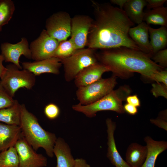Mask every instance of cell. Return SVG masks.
Here are the masks:
<instances>
[{
  "instance_id": "5",
  "label": "cell",
  "mask_w": 167,
  "mask_h": 167,
  "mask_svg": "<svg viewBox=\"0 0 167 167\" xmlns=\"http://www.w3.org/2000/svg\"><path fill=\"white\" fill-rule=\"evenodd\" d=\"M6 71L1 79L2 86L12 97L19 89L25 88L32 89L36 82V76L32 73L25 69H20L14 64H10L6 67Z\"/></svg>"
},
{
  "instance_id": "27",
  "label": "cell",
  "mask_w": 167,
  "mask_h": 167,
  "mask_svg": "<svg viewBox=\"0 0 167 167\" xmlns=\"http://www.w3.org/2000/svg\"><path fill=\"white\" fill-rule=\"evenodd\" d=\"M76 50L74 43L70 39L62 41L59 42L53 57L61 60L70 57Z\"/></svg>"
},
{
  "instance_id": "13",
  "label": "cell",
  "mask_w": 167,
  "mask_h": 167,
  "mask_svg": "<svg viewBox=\"0 0 167 167\" xmlns=\"http://www.w3.org/2000/svg\"><path fill=\"white\" fill-rule=\"evenodd\" d=\"M22 65L24 69L29 71L35 76L44 73L58 75L62 66L60 60L55 57L33 62H24Z\"/></svg>"
},
{
  "instance_id": "2",
  "label": "cell",
  "mask_w": 167,
  "mask_h": 167,
  "mask_svg": "<svg viewBox=\"0 0 167 167\" xmlns=\"http://www.w3.org/2000/svg\"><path fill=\"white\" fill-rule=\"evenodd\" d=\"M101 50L96 53L98 61L116 77L126 79L136 72L151 80L155 73L164 69L155 63L150 55L140 50L124 46Z\"/></svg>"
},
{
  "instance_id": "26",
  "label": "cell",
  "mask_w": 167,
  "mask_h": 167,
  "mask_svg": "<svg viewBox=\"0 0 167 167\" xmlns=\"http://www.w3.org/2000/svg\"><path fill=\"white\" fill-rule=\"evenodd\" d=\"M15 10L14 2L11 0H0V24H7L11 19Z\"/></svg>"
},
{
  "instance_id": "38",
  "label": "cell",
  "mask_w": 167,
  "mask_h": 167,
  "mask_svg": "<svg viewBox=\"0 0 167 167\" xmlns=\"http://www.w3.org/2000/svg\"><path fill=\"white\" fill-rule=\"evenodd\" d=\"M4 61V59L2 56L0 55V78H2L4 75L6 70V68L3 65V62Z\"/></svg>"
},
{
  "instance_id": "10",
  "label": "cell",
  "mask_w": 167,
  "mask_h": 167,
  "mask_svg": "<svg viewBox=\"0 0 167 167\" xmlns=\"http://www.w3.org/2000/svg\"><path fill=\"white\" fill-rule=\"evenodd\" d=\"M19 157V167H44L47 160L43 155L37 153L22 135L14 146Z\"/></svg>"
},
{
  "instance_id": "14",
  "label": "cell",
  "mask_w": 167,
  "mask_h": 167,
  "mask_svg": "<svg viewBox=\"0 0 167 167\" xmlns=\"http://www.w3.org/2000/svg\"><path fill=\"white\" fill-rule=\"evenodd\" d=\"M108 71V67L98 62L81 71L74 79L75 84L78 88L86 86L100 80L104 73Z\"/></svg>"
},
{
  "instance_id": "31",
  "label": "cell",
  "mask_w": 167,
  "mask_h": 167,
  "mask_svg": "<svg viewBox=\"0 0 167 167\" xmlns=\"http://www.w3.org/2000/svg\"><path fill=\"white\" fill-rule=\"evenodd\" d=\"M151 92L156 97L162 96L167 99V86L161 83L153 84L152 85Z\"/></svg>"
},
{
  "instance_id": "28",
  "label": "cell",
  "mask_w": 167,
  "mask_h": 167,
  "mask_svg": "<svg viewBox=\"0 0 167 167\" xmlns=\"http://www.w3.org/2000/svg\"><path fill=\"white\" fill-rule=\"evenodd\" d=\"M16 101L9 95L0 82V109L12 106Z\"/></svg>"
},
{
  "instance_id": "4",
  "label": "cell",
  "mask_w": 167,
  "mask_h": 167,
  "mask_svg": "<svg viewBox=\"0 0 167 167\" xmlns=\"http://www.w3.org/2000/svg\"><path fill=\"white\" fill-rule=\"evenodd\" d=\"M131 92L129 86H121L92 103L83 105L79 103L73 105L72 107L75 111L90 118L95 116L97 112L102 111L110 110L119 114L123 113L125 111L122 102L126 101Z\"/></svg>"
},
{
  "instance_id": "3",
  "label": "cell",
  "mask_w": 167,
  "mask_h": 167,
  "mask_svg": "<svg viewBox=\"0 0 167 167\" xmlns=\"http://www.w3.org/2000/svg\"><path fill=\"white\" fill-rule=\"evenodd\" d=\"M21 105L20 126L22 135L35 151L42 148L48 156L53 157L54 148L57 139L55 134L44 130L37 118L28 110L25 105L23 104Z\"/></svg>"
},
{
  "instance_id": "11",
  "label": "cell",
  "mask_w": 167,
  "mask_h": 167,
  "mask_svg": "<svg viewBox=\"0 0 167 167\" xmlns=\"http://www.w3.org/2000/svg\"><path fill=\"white\" fill-rule=\"evenodd\" d=\"M93 19L88 15H77L71 19L70 39L76 50L87 45Z\"/></svg>"
},
{
  "instance_id": "1",
  "label": "cell",
  "mask_w": 167,
  "mask_h": 167,
  "mask_svg": "<svg viewBox=\"0 0 167 167\" xmlns=\"http://www.w3.org/2000/svg\"><path fill=\"white\" fill-rule=\"evenodd\" d=\"M91 2L94 19L88 48L101 50L124 46L141 51L129 36V29L135 24L123 9L109 3Z\"/></svg>"
},
{
  "instance_id": "32",
  "label": "cell",
  "mask_w": 167,
  "mask_h": 167,
  "mask_svg": "<svg viewBox=\"0 0 167 167\" xmlns=\"http://www.w3.org/2000/svg\"><path fill=\"white\" fill-rule=\"evenodd\" d=\"M151 122L165 130L167 131V112L166 111L161 112L159 117L155 119H151Z\"/></svg>"
},
{
  "instance_id": "33",
  "label": "cell",
  "mask_w": 167,
  "mask_h": 167,
  "mask_svg": "<svg viewBox=\"0 0 167 167\" xmlns=\"http://www.w3.org/2000/svg\"><path fill=\"white\" fill-rule=\"evenodd\" d=\"M167 71L162 70L157 71L152 76L151 80L157 83H162L167 86Z\"/></svg>"
},
{
  "instance_id": "30",
  "label": "cell",
  "mask_w": 167,
  "mask_h": 167,
  "mask_svg": "<svg viewBox=\"0 0 167 167\" xmlns=\"http://www.w3.org/2000/svg\"><path fill=\"white\" fill-rule=\"evenodd\" d=\"M44 113L48 119L53 120L58 117L60 113V110L56 105L53 103H50L45 107Z\"/></svg>"
},
{
  "instance_id": "19",
  "label": "cell",
  "mask_w": 167,
  "mask_h": 167,
  "mask_svg": "<svg viewBox=\"0 0 167 167\" xmlns=\"http://www.w3.org/2000/svg\"><path fill=\"white\" fill-rule=\"evenodd\" d=\"M146 143L147 152L146 159L141 167H154L157 156L167 148V142L157 141L149 136L144 138Z\"/></svg>"
},
{
  "instance_id": "21",
  "label": "cell",
  "mask_w": 167,
  "mask_h": 167,
  "mask_svg": "<svg viewBox=\"0 0 167 167\" xmlns=\"http://www.w3.org/2000/svg\"><path fill=\"white\" fill-rule=\"evenodd\" d=\"M146 4V0H128L123 9L129 19L138 25L143 22V10Z\"/></svg>"
},
{
  "instance_id": "6",
  "label": "cell",
  "mask_w": 167,
  "mask_h": 167,
  "mask_svg": "<svg viewBox=\"0 0 167 167\" xmlns=\"http://www.w3.org/2000/svg\"><path fill=\"white\" fill-rule=\"evenodd\" d=\"M95 50L88 48L77 49L70 57L60 60L66 81L74 80L83 69L98 62Z\"/></svg>"
},
{
  "instance_id": "29",
  "label": "cell",
  "mask_w": 167,
  "mask_h": 167,
  "mask_svg": "<svg viewBox=\"0 0 167 167\" xmlns=\"http://www.w3.org/2000/svg\"><path fill=\"white\" fill-rule=\"evenodd\" d=\"M151 59L156 63L165 68L167 66V49L160 50L153 54Z\"/></svg>"
},
{
  "instance_id": "17",
  "label": "cell",
  "mask_w": 167,
  "mask_h": 167,
  "mask_svg": "<svg viewBox=\"0 0 167 167\" xmlns=\"http://www.w3.org/2000/svg\"><path fill=\"white\" fill-rule=\"evenodd\" d=\"M22 135L20 126L8 125L0 122V151L14 147Z\"/></svg>"
},
{
  "instance_id": "12",
  "label": "cell",
  "mask_w": 167,
  "mask_h": 167,
  "mask_svg": "<svg viewBox=\"0 0 167 167\" xmlns=\"http://www.w3.org/2000/svg\"><path fill=\"white\" fill-rule=\"evenodd\" d=\"M1 54L6 62H10L16 66L19 69L22 67L19 64L20 57L23 55L26 58L31 59V53L27 39L23 37L21 41L15 44L9 42L1 44Z\"/></svg>"
},
{
  "instance_id": "25",
  "label": "cell",
  "mask_w": 167,
  "mask_h": 167,
  "mask_svg": "<svg viewBox=\"0 0 167 167\" xmlns=\"http://www.w3.org/2000/svg\"><path fill=\"white\" fill-rule=\"evenodd\" d=\"M18 155L14 147L0 153V167H19Z\"/></svg>"
},
{
  "instance_id": "8",
  "label": "cell",
  "mask_w": 167,
  "mask_h": 167,
  "mask_svg": "<svg viewBox=\"0 0 167 167\" xmlns=\"http://www.w3.org/2000/svg\"><path fill=\"white\" fill-rule=\"evenodd\" d=\"M71 19L66 11L55 13L46 19L45 30L50 36L59 42L67 40L71 35Z\"/></svg>"
},
{
  "instance_id": "37",
  "label": "cell",
  "mask_w": 167,
  "mask_h": 167,
  "mask_svg": "<svg viewBox=\"0 0 167 167\" xmlns=\"http://www.w3.org/2000/svg\"><path fill=\"white\" fill-rule=\"evenodd\" d=\"M75 164L74 167H91L86 161L82 158L75 159Z\"/></svg>"
},
{
  "instance_id": "18",
  "label": "cell",
  "mask_w": 167,
  "mask_h": 167,
  "mask_svg": "<svg viewBox=\"0 0 167 167\" xmlns=\"http://www.w3.org/2000/svg\"><path fill=\"white\" fill-rule=\"evenodd\" d=\"M53 152L57 159L56 167H74L75 159L71 154L69 146L63 139L57 138Z\"/></svg>"
},
{
  "instance_id": "39",
  "label": "cell",
  "mask_w": 167,
  "mask_h": 167,
  "mask_svg": "<svg viewBox=\"0 0 167 167\" xmlns=\"http://www.w3.org/2000/svg\"><path fill=\"white\" fill-rule=\"evenodd\" d=\"M127 1L128 0H111L110 2L112 4L119 6V8L123 9L125 4Z\"/></svg>"
},
{
  "instance_id": "15",
  "label": "cell",
  "mask_w": 167,
  "mask_h": 167,
  "mask_svg": "<svg viewBox=\"0 0 167 167\" xmlns=\"http://www.w3.org/2000/svg\"><path fill=\"white\" fill-rule=\"evenodd\" d=\"M107 133L108 149L107 157L115 167H131L122 158L118 152L114 138V132L116 128V123L110 118L106 120Z\"/></svg>"
},
{
  "instance_id": "24",
  "label": "cell",
  "mask_w": 167,
  "mask_h": 167,
  "mask_svg": "<svg viewBox=\"0 0 167 167\" xmlns=\"http://www.w3.org/2000/svg\"><path fill=\"white\" fill-rule=\"evenodd\" d=\"M143 21L148 25L152 24L167 27V7L163 6L144 12Z\"/></svg>"
},
{
  "instance_id": "23",
  "label": "cell",
  "mask_w": 167,
  "mask_h": 167,
  "mask_svg": "<svg viewBox=\"0 0 167 167\" xmlns=\"http://www.w3.org/2000/svg\"><path fill=\"white\" fill-rule=\"evenodd\" d=\"M21 105L16 100L12 106L0 109V122L20 126Z\"/></svg>"
},
{
  "instance_id": "20",
  "label": "cell",
  "mask_w": 167,
  "mask_h": 167,
  "mask_svg": "<svg viewBox=\"0 0 167 167\" xmlns=\"http://www.w3.org/2000/svg\"><path fill=\"white\" fill-rule=\"evenodd\" d=\"M147 152L146 145L132 143L127 149L126 161L131 167H141L146 159Z\"/></svg>"
},
{
  "instance_id": "16",
  "label": "cell",
  "mask_w": 167,
  "mask_h": 167,
  "mask_svg": "<svg viewBox=\"0 0 167 167\" xmlns=\"http://www.w3.org/2000/svg\"><path fill=\"white\" fill-rule=\"evenodd\" d=\"M149 26L143 21L136 26L131 28L129 35L141 51L150 55L152 57L153 54L149 40Z\"/></svg>"
},
{
  "instance_id": "34",
  "label": "cell",
  "mask_w": 167,
  "mask_h": 167,
  "mask_svg": "<svg viewBox=\"0 0 167 167\" xmlns=\"http://www.w3.org/2000/svg\"><path fill=\"white\" fill-rule=\"evenodd\" d=\"M147 8L149 10L156 9L163 6L166 0H146Z\"/></svg>"
},
{
  "instance_id": "36",
  "label": "cell",
  "mask_w": 167,
  "mask_h": 167,
  "mask_svg": "<svg viewBox=\"0 0 167 167\" xmlns=\"http://www.w3.org/2000/svg\"><path fill=\"white\" fill-rule=\"evenodd\" d=\"M123 108L125 112L131 115H135L138 112L137 107L127 103L123 105Z\"/></svg>"
},
{
  "instance_id": "40",
  "label": "cell",
  "mask_w": 167,
  "mask_h": 167,
  "mask_svg": "<svg viewBox=\"0 0 167 167\" xmlns=\"http://www.w3.org/2000/svg\"><path fill=\"white\" fill-rule=\"evenodd\" d=\"M2 26L0 24V32L1 31L2 29Z\"/></svg>"
},
{
  "instance_id": "7",
  "label": "cell",
  "mask_w": 167,
  "mask_h": 167,
  "mask_svg": "<svg viewBox=\"0 0 167 167\" xmlns=\"http://www.w3.org/2000/svg\"><path fill=\"white\" fill-rule=\"evenodd\" d=\"M117 77L113 75L78 88L76 94L79 103L83 105H89L108 94L113 90L117 84Z\"/></svg>"
},
{
  "instance_id": "35",
  "label": "cell",
  "mask_w": 167,
  "mask_h": 167,
  "mask_svg": "<svg viewBox=\"0 0 167 167\" xmlns=\"http://www.w3.org/2000/svg\"><path fill=\"white\" fill-rule=\"evenodd\" d=\"M126 101L127 103L132 105L136 107L140 105V100L136 95H129L126 98Z\"/></svg>"
},
{
  "instance_id": "9",
  "label": "cell",
  "mask_w": 167,
  "mask_h": 167,
  "mask_svg": "<svg viewBox=\"0 0 167 167\" xmlns=\"http://www.w3.org/2000/svg\"><path fill=\"white\" fill-rule=\"evenodd\" d=\"M59 42L50 36L45 29L43 30L39 37L29 45L31 59L38 61L53 57Z\"/></svg>"
},
{
  "instance_id": "22",
  "label": "cell",
  "mask_w": 167,
  "mask_h": 167,
  "mask_svg": "<svg viewBox=\"0 0 167 167\" xmlns=\"http://www.w3.org/2000/svg\"><path fill=\"white\" fill-rule=\"evenodd\" d=\"M148 32L150 38V44L153 54L160 50L166 48V27L161 26L158 28H154L149 26Z\"/></svg>"
}]
</instances>
